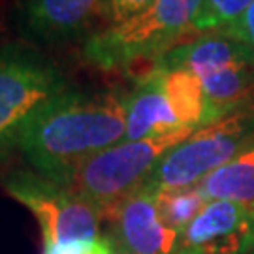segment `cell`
<instances>
[{"label": "cell", "mask_w": 254, "mask_h": 254, "mask_svg": "<svg viewBox=\"0 0 254 254\" xmlns=\"http://www.w3.org/2000/svg\"><path fill=\"white\" fill-rule=\"evenodd\" d=\"M192 134V130L181 128L137 141H121L87 160L64 189L91 203L106 220L119 203L149 181L164 154Z\"/></svg>", "instance_id": "2"}, {"label": "cell", "mask_w": 254, "mask_h": 254, "mask_svg": "<svg viewBox=\"0 0 254 254\" xmlns=\"http://www.w3.org/2000/svg\"><path fill=\"white\" fill-rule=\"evenodd\" d=\"M254 205L213 200L181 234L177 254H251Z\"/></svg>", "instance_id": "8"}, {"label": "cell", "mask_w": 254, "mask_h": 254, "mask_svg": "<svg viewBox=\"0 0 254 254\" xmlns=\"http://www.w3.org/2000/svg\"><path fill=\"white\" fill-rule=\"evenodd\" d=\"M96 13L100 0H17L13 27L34 46H59L81 36Z\"/></svg>", "instance_id": "9"}, {"label": "cell", "mask_w": 254, "mask_h": 254, "mask_svg": "<svg viewBox=\"0 0 254 254\" xmlns=\"http://www.w3.org/2000/svg\"><path fill=\"white\" fill-rule=\"evenodd\" d=\"M72 91L66 75L34 47L0 46V156L42 109Z\"/></svg>", "instance_id": "4"}, {"label": "cell", "mask_w": 254, "mask_h": 254, "mask_svg": "<svg viewBox=\"0 0 254 254\" xmlns=\"http://www.w3.org/2000/svg\"><path fill=\"white\" fill-rule=\"evenodd\" d=\"M125 109H127L125 141H137L158 134H170L183 128L164 92L158 68H153L137 83L132 94L125 100Z\"/></svg>", "instance_id": "11"}, {"label": "cell", "mask_w": 254, "mask_h": 254, "mask_svg": "<svg viewBox=\"0 0 254 254\" xmlns=\"http://www.w3.org/2000/svg\"><path fill=\"white\" fill-rule=\"evenodd\" d=\"M251 254H254V253H251Z\"/></svg>", "instance_id": "20"}, {"label": "cell", "mask_w": 254, "mask_h": 254, "mask_svg": "<svg viewBox=\"0 0 254 254\" xmlns=\"http://www.w3.org/2000/svg\"><path fill=\"white\" fill-rule=\"evenodd\" d=\"M44 254H117L108 237L98 236L94 239H73L61 245L44 247Z\"/></svg>", "instance_id": "17"}, {"label": "cell", "mask_w": 254, "mask_h": 254, "mask_svg": "<svg viewBox=\"0 0 254 254\" xmlns=\"http://www.w3.org/2000/svg\"><path fill=\"white\" fill-rule=\"evenodd\" d=\"M254 141V109L241 108L164 154L149 177L156 190L187 189L201 183Z\"/></svg>", "instance_id": "5"}, {"label": "cell", "mask_w": 254, "mask_h": 254, "mask_svg": "<svg viewBox=\"0 0 254 254\" xmlns=\"http://www.w3.org/2000/svg\"><path fill=\"white\" fill-rule=\"evenodd\" d=\"M125 100L72 89L28 123L15 147L32 172L64 187L87 160L125 141Z\"/></svg>", "instance_id": "1"}, {"label": "cell", "mask_w": 254, "mask_h": 254, "mask_svg": "<svg viewBox=\"0 0 254 254\" xmlns=\"http://www.w3.org/2000/svg\"><path fill=\"white\" fill-rule=\"evenodd\" d=\"M254 0H203L192 32H220L234 25Z\"/></svg>", "instance_id": "15"}, {"label": "cell", "mask_w": 254, "mask_h": 254, "mask_svg": "<svg viewBox=\"0 0 254 254\" xmlns=\"http://www.w3.org/2000/svg\"><path fill=\"white\" fill-rule=\"evenodd\" d=\"M117 254H123V253H117Z\"/></svg>", "instance_id": "19"}, {"label": "cell", "mask_w": 254, "mask_h": 254, "mask_svg": "<svg viewBox=\"0 0 254 254\" xmlns=\"http://www.w3.org/2000/svg\"><path fill=\"white\" fill-rule=\"evenodd\" d=\"M220 32H226L230 36L241 40L247 47H251L254 51V2L234 25H230L226 30H220Z\"/></svg>", "instance_id": "18"}, {"label": "cell", "mask_w": 254, "mask_h": 254, "mask_svg": "<svg viewBox=\"0 0 254 254\" xmlns=\"http://www.w3.org/2000/svg\"><path fill=\"white\" fill-rule=\"evenodd\" d=\"M0 183L13 200L23 203L36 217L44 247L102 236L100 222L104 218L100 213L63 185L49 181L36 172L23 170L2 175Z\"/></svg>", "instance_id": "6"}, {"label": "cell", "mask_w": 254, "mask_h": 254, "mask_svg": "<svg viewBox=\"0 0 254 254\" xmlns=\"http://www.w3.org/2000/svg\"><path fill=\"white\" fill-rule=\"evenodd\" d=\"M201 4L203 0H154L127 23L106 27L87 38L83 59L104 70H115L162 57L177 46V40L192 32Z\"/></svg>", "instance_id": "3"}, {"label": "cell", "mask_w": 254, "mask_h": 254, "mask_svg": "<svg viewBox=\"0 0 254 254\" xmlns=\"http://www.w3.org/2000/svg\"><path fill=\"white\" fill-rule=\"evenodd\" d=\"M198 189L209 201L228 200L254 205V141L222 168L209 173Z\"/></svg>", "instance_id": "13"}, {"label": "cell", "mask_w": 254, "mask_h": 254, "mask_svg": "<svg viewBox=\"0 0 254 254\" xmlns=\"http://www.w3.org/2000/svg\"><path fill=\"white\" fill-rule=\"evenodd\" d=\"M253 61L254 51L241 40L226 32H209L190 42L177 44L158 59L156 66L168 70H187L198 77H203L232 64Z\"/></svg>", "instance_id": "10"}, {"label": "cell", "mask_w": 254, "mask_h": 254, "mask_svg": "<svg viewBox=\"0 0 254 254\" xmlns=\"http://www.w3.org/2000/svg\"><path fill=\"white\" fill-rule=\"evenodd\" d=\"M154 68H158L160 72L164 92L183 128L196 132L200 128L213 125L211 108L198 75L187 70H168L160 66Z\"/></svg>", "instance_id": "12"}, {"label": "cell", "mask_w": 254, "mask_h": 254, "mask_svg": "<svg viewBox=\"0 0 254 254\" xmlns=\"http://www.w3.org/2000/svg\"><path fill=\"white\" fill-rule=\"evenodd\" d=\"M153 2L154 0H100V11L109 21V27H117L136 17Z\"/></svg>", "instance_id": "16"}, {"label": "cell", "mask_w": 254, "mask_h": 254, "mask_svg": "<svg viewBox=\"0 0 254 254\" xmlns=\"http://www.w3.org/2000/svg\"><path fill=\"white\" fill-rule=\"evenodd\" d=\"M158 190L145 183L119 203L106 220L108 239L123 254H177L181 234L162 220L156 203Z\"/></svg>", "instance_id": "7"}, {"label": "cell", "mask_w": 254, "mask_h": 254, "mask_svg": "<svg viewBox=\"0 0 254 254\" xmlns=\"http://www.w3.org/2000/svg\"><path fill=\"white\" fill-rule=\"evenodd\" d=\"M156 203H158V213L164 222L172 230L183 234L205 209L209 200L201 194L198 185H194L187 189L158 190Z\"/></svg>", "instance_id": "14"}]
</instances>
